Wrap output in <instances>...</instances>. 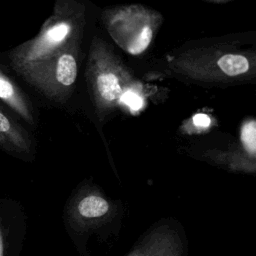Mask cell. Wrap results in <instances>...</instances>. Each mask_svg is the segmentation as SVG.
<instances>
[{
  "mask_svg": "<svg viewBox=\"0 0 256 256\" xmlns=\"http://www.w3.org/2000/svg\"><path fill=\"white\" fill-rule=\"evenodd\" d=\"M121 100L126 105H128L131 109H134V110H137L142 106V99L135 93H131V92L125 93L123 94Z\"/></svg>",
  "mask_w": 256,
  "mask_h": 256,
  "instance_id": "9c48e42d",
  "label": "cell"
},
{
  "mask_svg": "<svg viewBox=\"0 0 256 256\" xmlns=\"http://www.w3.org/2000/svg\"><path fill=\"white\" fill-rule=\"evenodd\" d=\"M241 140L246 150L249 153L254 154L256 149V129L254 121H250L242 127Z\"/></svg>",
  "mask_w": 256,
  "mask_h": 256,
  "instance_id": "ba28073f",
  "label": "cell"
},
{
  "mask_svg": "<svg viewBox=\"0 0 256 256\" xmlns=\"http://www.w3.org/2000/svg\"><path fill=\"white\" fill-rule=\"evenodd\" d=\"M0 256H4V244H3V236L0 229Z\"/></svg>",
  "mask_w": 256,
  "mask_h": 256,
  "instance_id": "8fae6325",
  "label": "cell"
},
{
  "mask_svg": "<svg viewBox=\"0 0 256 256\" xmlns=\"http://www.w3.org/2000/svg\"><path fill=\"white\" fill-rule=\"evenodd\" d=\"M77 76V65L74 57L70 54L62 55L56 67V79L63 85H71Z\"/></svg>",
  "mask_w": 256,
  "mask_h": 256,
  "instance_id": "3957f363",
  "label": "cell"
},
{
  "mask_svg": "<svg viewBox=\"0 0 256 256\" xmlns=\"http://www.w3.org/2000/svg\"><path fill=\"white\" fill-rule=\"evenodd\" d=\"M152 39V30L149 26H144L138 35V37L135 39V41L129 46L128 50L131 54L136 55L143 52L148 45L150 44V41Z\"/></svg>",
  "mask_w": 256,
  "mask_h": 256,
  "instance_id": "52a82bcc",
  "label": "cell"
},
{
  "mask_svg": "<svg viewBox=\"0 0 256 256\" xmlns=\"http://www.w3.org/2000/svg\"><path fill=\"white\" fill-rule=\"evenodd\" d=\"M193 122L198 127H208L210 125V118L205 114H196L193 117Z\"/></svg>",
  "mask_w": 256,
  "mask_h": 256,
  "instance_id": "30bf717a",
  "label": "cell"
},
{
  "mask_svg": "<svg viewBox=\"0 0 256 256\" xmlns=\"http://www.w3.org/2000/svg\"><path fill=\"white\" fill-rule=\"evenodd\" d=\"M0 145L6 149H25V141L13 121L0 109Z\"/></svg>",
  "mask_w": 256,
  "mask_h": 256,
  "instance_id": "6da1fadb",
  "label": "cell"
},
{
  "mask_svg": "<svg viewBox=\"0 0 256 256\" xmlns=\"http://www.w3.org/2000/svg\"><path fill=\"white\" fill-rule=\"evenodd\" d=\"M0 99L13 108L23 117H27L28 111L24 100L15 84L0 70Z\"/></svg>",
  "mask_w": 256,
  "mask_h": 256,
  "instance_id": "7a4b0ae2",
  "label": "cell"
},
{
  "mask_svg": "<svg viewBox=\"0 0 256 256\" xmlns=\"http://www.w3.org/2000/svg\"><path fill=\"white\" fill-rule=\"evenodd\" d=\"M108 203L101 197L88 196L85 197L78 206L79 212L85 217H99L108 211Z\"/></svg>",
  "mask_w": 256,
  "mask_h": 256,
  "instance_id": "8992f818",
  "label": "cell"
},
{
  "mask_svg": "<svg viewBox=\"0 0 256 256\" xmlns=\"http://www.w3.org/2000/svg\"><path fill=\"white\" fill-rule=\"evenodd\" d=\"M218 66L229 76H235L245 73L249 69V62L242 55L227 54L218 60Z\"/></svg>",
  "mask_w": 256,
  "mask_h": 256,
  "instance_id": "5b68a950",
  "label": "cell"
},
{
  "mask_svg": "<svg viewBox=\"0 0 256 256\" xmlns=\"http://www.w3.org/2000/svg\"><path fill=\"white\" fill-rule=\"evenodd\" d=\"M97 88L100 92V95L107 101H113L117 99L122 93L119 80L112 73L101 74L97 78Z\"/></svg>",
  "mask_w": 256,
  "mask_h": 256,
  "instance_id": "277c9868",
  "label": "cell"
}]
</instances>
